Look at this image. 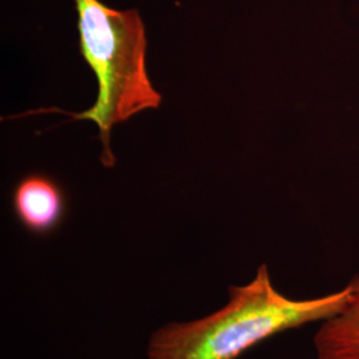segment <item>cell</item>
Segmentation results:
<instances>
[{
  "mask_svg": "<svg viewBox=\"0 0 359 359\" xmlns=\"http://www.w3.org/2000/svg\"><path fill=\"white\" fill-rule=\"evenodd\" d=\"M229 299L204 318L154 332L148 359H236L277 334L330 318L346 305L350 283L329 294L295 299L281 293L265 264L250 283L231 286Z\"/></svg>",
  "mask_w": 359,
  "mask_h": 359,
  "instance_id": "1",
  "label": "cell"
},
{
  "mask_svg": "<svg viewBox=\"0 0 359 359\" xmlns=\"http://www.w3.org/2000/svg\"><path fill=\"white\" fill-rule=\"evenodd\" d=\"M77 13L80 55L97 80V97L90 109L80 114L60 109L72 120H90L99 127L103 144L104 167H115L111 133L145 109H156L161 95L154 90L147 72V32L139 10H115L102 0H74Z\"/></svg>",
  "mask_w": 359,
  "mask_h": 359,
  "instance_id": "2",
  "label": "cell"
},
{
  "mask_svg": "<svg viewBox=\"0 0 359 359\" xmlns=\"http://www.w3.org/2000/svg\"><path fill=\"white\" fill-rule=\"evenodd\" d=\"M65 206L63 188L46 175H28L13 189L15 216L27 231L35 234L55 231L65 218Z\"/></svg>",
  "mask_w": 359,
  "mask_h": 359,
  "instance_id": "3",
  "label": "cell"
},
{
  "mask_svg": "<svg viewBox=\"0 0 359 359\" xmlns=\"http://www.w3.org/2000/svg\"><path fill=\"white\" fill-rule=\"evenodd\" d=\"M341 311L320 323L314 335L317 359H359V276Z\"/></svg>",
  "mask_w": 359,
  "mask_h": 359,
  "instance_id": "4",
  "label": "cell"
}]
</instances>
